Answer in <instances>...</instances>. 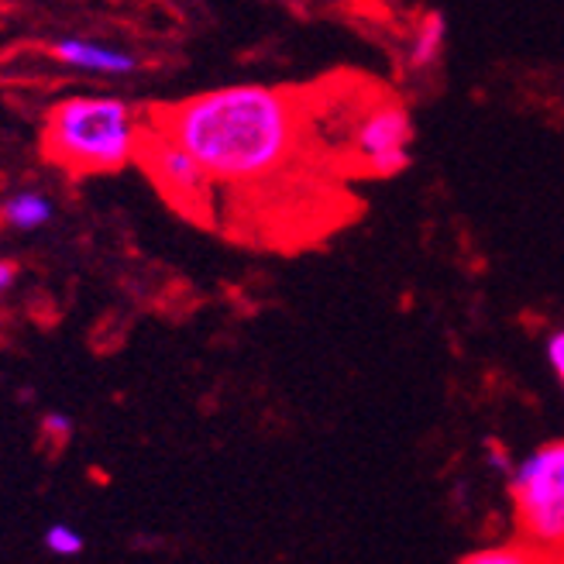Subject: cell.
Returning a JSON list of instances; mask_svg holds the SVG:
<instances>
[{
  "instance_id": "obj_1",
  "label": "cell",
  "mask_w": 564,
  "mask_h": 564,
  "mask_svg": "<svg viewBox=\"0 0 564 564\" xmlns=\"http://www.w3.org/2000/svg\"><path fill=\"white\" fill-rule=\"evenodd\" d=\"M200 162L217 186L275 180L300 149L303 110L296 94L269 83H231L169 107L155 121Z\"/></svg>"
},
{
  "instance_id": "obj_2",
  "label": "cell",
  "mask_w": 564,
  "mask_h": 564,
  "mask_svg": "<svg viewBox=\"0 0 564 564\" xmlns=\"http://www.w3.org/2000/svg\"><path fill=\"white\" fill-rule=\"evenodd\" d=\"M138 110L107 94H79L48 107L45 115V155L69 173H118L141 155Z\"/></svg>"
},
{
  "instance_id": "obj_3",
  "label": "cell",
  "mask_w": 564,
  "mask_h": 564,
  "mask_svg": "<svg viewBox=\"0 0 564 564\" xmlns=\"http://www.w3.org/2000/svg\"><path fill=\"white\" fill-rule=\"evenodd\" d=\"M502 478L520 541L547 561H564V437L530 447Z\"/></svg>"
},
{
  "instance_id": "obj_4",
  "label": "cell",
  "mask_w": 564,
  "mask_h": 564,
  "mask_svg": "<svg viewBox=\"0 0 564 564\" xmlns=\"http://www.w3.org/2000/svg\"><path fill=\"white\" fill-rule=\"evenodd\" d=\"M416 124L403 100H372L358 110V118L348 131V152L361 173L376 180L403 176L413 162Z\"/></svg>"
},
{
  "instance_id": "obj_5",
  "label": "cell",
  "mask_w": 564,
  "mask_h": 564,
  "mask_svg": "<svg viewBox=\"0 0 564 564\" xmlns=\"http://www.w3.org/2000/svg\"><path fill=\"white\" fill-rule=\"evenodd\" d=\"M141 155L149 162V173L155 176V183L173 196V200H204L207 189L214 186L210 176L200 169L180 141H173L165 131H152L141 141Z\"/></svg>"
},
{
  "instance_id": "obj_6",
  "label": "cell",
  "mask_w": 564,
  "mask_h": 564,
  "mask_svg": "<svg viewBox=\"0 0 564 564\" xmlns=\"http://www.w3.org/2000/svg\"><path fill=\"white\" fill-rule=\"evenodd\" d=\"M451 45V21L444 11H427L406 32L403 42V69L410 76H431L444 66V55Z\"/></svg>"
},
{
  "instance_id": "obj_7",
  "label": "cell",
  "mask_w": 564,
  "mask_h": 564,
  "mask_svg": "<svg viewBox=\"0 0 564 564\" xmlns=\"http://www.w3.org/2000/svg\"><path fill=\"white\" fill-rule=\"evenodd\" d=\"M55 63H63L79 73H97V76H128L138 69V59L124 48L90 42V39H59L52 45Z\"/></svg>"
},
{
  "instance_id": "obj_8",
  "label": "cell",
  "mask_w": 564,
  "mask_h": 564,
  "mask_svg": "<svg viewBox=\"0 0 564 564\" xmlns=\"http://www.w3.org/2000/svg\"><path fill=\"white\" fill-rule=\"evenodd\" d=\"M0 217L14 231H39L55 217V207L42 189H18L0 204Z\"/></svg>"
},
{
  "instance_id": "obj_9",
  "label": "cell",
  "mask_w": 564,
  "mask_h": 564,
  "mask_svg": "<svg viewBox=\"0 0 564 564\" xmlns=\"http://www.w3.org/2000/svg\"><path fill=\"white\" fill-rule=\"evenodd\" d=\"M458 564H551L544 554H538L533 547H527L523 541L517 544H492V547H478L471 554H465Z\"/></svg>"
},
{
  "instance_id": "obj_10",
  "label": "cell",
  "mask_w": 564,
  "mask_h": 564,
  "mask_svg": "<svg viewBox=\"0 0 564 564\" xmlns=\"http://www.w3.org/2000/svg\"><path fill=\"white\" fill-rule=\"evenodd\" d=\"M45 547L55 557H79L83 547H87V541H83V533L76 527H69V523H52L45 530Z\"/></svg>"
},
{
  "instance_id": "obj_11",
  "label": "cell",
  "mask_w": 564,
  "mask_h": 564,
  "mask_svg": "<svg viewBox=\"0 0 564 564\" xmlns=\"http://www.w3.org/2000/svg\"><path fill=\"white\" fill-rule=\"evenodd\" d=\"M544 365H547L551 379L557 382L561 397H564V321L557 327H551L544 337Z\"/></svg>"
},
{
  "instance_id": "obj_12",
  "label": "cell",
  "mask_w": 564,
  "mask_h": 564,
  "mask_svg": "<svg viewBox=\"0 0 564 564\" xmlns=\"http://www.w3.org/2000/svg\"><path fill=\"white\" fill-rule=\"evenodd\" d=\"M42 427L52 434V437H59V441H66L69 437V431H73V420L66 416V413H48L45 416V423H42Z\"/></svg>"
},
{
  "instance_id": "obj_13",
  "label": "cell",
  "mask_w": 564,
  "mask_h": 564,
  "mask_svg": "<svg viewBox=\"0 0 564 564\" xmlns=\"http://www.w3.org/2000/svg\"><path fill=\"white\" fill-rule=\"evenodd\" d=\"M14 282H18V265H14V262H8V259H0V293L11 290Z\"/></svg>"
}]
</instances>
